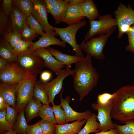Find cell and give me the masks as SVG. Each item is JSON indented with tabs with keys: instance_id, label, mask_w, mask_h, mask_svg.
<instances>
[{
	"instance_id": "6",
	"label": "cell",
	"mask_w": 134,
	"mask_h": 134,
	"mask_svg": "<svg viewBox=\"0 0 134 134\" xmlns=\"http://www.w3.org/2000/svg\"><path fill=\"white\" fill-rule=\"evenodd\" d=\"M116 28H113L107 34L92 38L89 40L83 42L79 45V47L91 57L101 60L104 59L105 57L103 52L104 48L108 38Z\"/></svg>"
},
{
	"instance_id": "11",
	"label": "cell",
	"mask_w": 134,
	"mask_h": 134,
	"mask_svg": "<svg viewBox=\"0 0 134 134\" xmlns=\"http://www.w3.org/2000/svg\"><path fill=\"white\" fill-rule=\"evenodd\" d=\"M75 70L66 67L57 75L56 77L50 82H42L48 95L49 102L52 105L55 104L54 101L55 96L61 91L64 80L67 76L72 75Z\"/></svg>"
},
{
	"instance_id": "7",
	"label": "cell",
	"mask_w": 134,
	"mask_h": 134,
	"mask_svg": "<svg viewBox=\"0 0 134 134\" xmlns=\"http://www.w3.org/2000/svg\"><path fill=\"white\" fill-rule=\"evenodd\" d=\"M86 20H83L64 28L54 27L55 31L63 41L68 43L71 46L75 52V55L82 58L84 57L82 50L77 43L76 35L78 30L86 25Z\"/></svg>"
},
{
	"instance_id": "15",
	"label": "cell",
	"mask_w": 134,
	"mask_h": 134,
	"mask_svg": "<svg viewBox=\"0 0 134 134\" xmlns=\"http://www.w3.org/2000/svg\"><path fill=\"white\" fill-rule=\"evenodd\" d=\"M32 51L43 59L44 67L50 70L56 75H57L66 67L64 64L53 57L46 48H38Z\"/></svg>"
},
{
	"instance_id": "35",
	"label": "cell",
	"mask_w": 134,
	"mask_h": 134,
	"mask_svg": "<svg viewBox=\"0 0 134 134\" xmlns=\"http://www.w3.org/2000/svg\"><path fill=\"white\" fill-rule=\"evenodd\" d=\"M39 122L43 134H55V124L49 121L41 120Z\"/></svg>"
},
{
	"instance_id": "37",
	"label": "cell",
	"mask_w": 134,
	"mask_h": 134,
	"mask_svg": "<svg viewBox=\"0 0 134 134\" xmlns=\"http://www.w3.org/2000/svg\"><path fill=\"white\" fill-rule=\"evenodd\" d=\"M17 113L15 108L9 105L7 107L6 119L10 125L13 128L16 121Z\"/></svg>"
},
{
	"instance_id": "30",
	"label": "cell",
	"mask_w": 134,
	"mask_h": 134,
	"mask_svg": "<svg viewBox=\"0 0 134 134\" xmlns=\"http://www.w3.org/2000/svg\"><path fill=\"white\" fill-rule=\"evenodd\" d=\"M38 116L42 120L49 121L54 124H57L52 107L49 105L42 104L39 110Z\"/></svg>"
},
{
	"instance_id": "21",
	"label": "cell",
	"mask_w": 134,
	"mask_h": 134,
	"mask_svg": "<svg viewBox=\"0 0 134 134\" xmlns=\"http://www.w3.org/2000/svg\"><path fill=\"white\" fill-rule=\"evenodd\" d=\"M42 104L37 99L33 97L25 107V112L27 123L38 116L39 109Z\"/></svg>"
},
{
	"instance_id": "23",
	"label": "cell",
	"mask_w": 134,
	"mask_h": 134,
	"mask_svg": "<svg viewBox=\"0 0 134 134\" xmlns=\"http://www.w3.org/2000/svg\"><path fill=\"white\" fill-rule=\"evenodd\" d=\"M0 55L8 62L15 63L17 58L13 52V49L3 38L0 40Z\"/></svg>"
},
{
	"instance_id": "12",
	"label": "cell",
	"mask_w": 134,
	"mask_h": 134,
	"mask_svg": "<svg viewBox=\"0 0 134 134\" xmlns=\"http://www.w3.org/2000/svg\"><path fill=\"white\" fill-rule=\"evenodd\" d=\"M34 7L32 14L42 26L43 31L48 34L59 36L55 31L54 27L49 23L47 12L44 0H32Z\"/></svg>"
},
{
	"instance_id": "33",
	"label": "cell",
	"mask_w": 134,
	"mask_h": 134,
	"mask_svg": "<svg viewBox=\"0 0 134 134\" xmlns=\"http://www.w3.org/2000/svg\"><path fill=\"white\" fill-rule=\"evenodd\" d=\"M123 125L115 124V129L118 134H134V120H131L124 123Z\"/></svg>"
},
{
	"instance_id": "19",
	"label": "cell",
	"mask_w": 134,
	"mask_h": 134,
	"mask_svg": "<svg viewBox=\"0 0 134 134\" xmlns=\"http://www.w3.org/2000/svg\"><path fill=\"white\" fill-rule=\"evenodd\" d=\"M46 48L57 60L64 64L66 67L70 68L72 64H75L84 58L75 55L72 56L64 54L60 50L50 46Z\"/></svg>"
},
{
	"instance_id": "48",
	"label": "cell",
	"mask_w": 134,
	"mask_h": 134,
	"mask_svg": "<svg viewBox=\"0 0 134 134\" xmlns=\"http://www.w3.org/2000/svg\"><path fill=\"white\" fill-rule=\"evenodd\" d=\"M8 62L6 60L0 57V70L4 68Z\"/></svg>"
},
{
	"instance_id": "42",
	"label": "cell",
	"mask_w": 134,
	"mask_h": 134,
	"mask_svg": "<svg viewBox=\"0 0 134 134\" xmlns=\"http://www.w3.org/2000/svg\"><path fill=\"white\" fill-rule=\"evenodd\" d=\"M13 0H3L1 7L5 15L10 16L13 10Z\"/></svg>"
},
{
	"instance_id": "16",
	"label": "cell",
	"mask_w": 134,
	"mask_h": 134,
	"mask_svg": "<svg viewBox=\"0 0 134 134\" xmlns=\"http://www.w3.org/2000/svg\"><path fill=\"white\" fill-rule=\"evenodd\" d=\"M55 36L46 33L43 36L39 37V40L33 43L31 45L28 49L33 50L40 48H46L52 45H56L63 47H65L66 42L55 37Z\"/></svg>"
},
{
	"instance_id": "20",
	"label": "cell",
	"mask_w": 134,
	"mask_h": 134,
	"mask_svg": "<svg viewBox=\"0 0 134 134\" xmlns=\"http://www.w3.org/2000/svg\"><path fill=\"white\" fill-rule=\"evenodd\" d=\"M13 32L21 34L27 16L14 5L10 15Z\"/></svg>"
},
{
	"instance_id": "31",
	"label": "cell",
	"mask_w": 134,
	"mask_h": 134,
	"mask_svg": "<svg viewBox=\"0 0 134 134\" xmlns=\"http://www.w3.org/2000/svg\"><path fill=\"white\" fill-rule=\"evenodd\" d=\"M26 22L38 35L42 36L45 34L46 33L43 32L42 26L32 14L27 17Z\"/></svg>"
},
{
	"instance_id": "4",
	"label": "cell",
	"mask_w": 134,
	"mask_h": 134,
	"mask_svg": "<svg viewBox=\"0 0 134 134\" xmlns=\"http://www.w3.org/2000/svg\"><path fill=\"white\" fill-rule=\"evenodd\" d=\"M15 63L22 69L30 74L37 75L41 73L44 67L43 59L28 49L17 56Z\"/></svg>"
},
{
	"instance_id": "28",
	"label": "cell",
	"mask_w": 134,
	"mask_h": 134,
	"mask_svg": "<svg viewBox=\"0 0 134 134\" xmlns=\"http://www.w3.org/2000/svg\"><path fill=\"white\" fill-rule=\"evenodd\" d=\"M24 113V109L18 113L16 120L13 127L14 130L19 134H27L28 126Z\"/></svg>"
},
{
	"instance_id": "43",
	"label": "cell",
	"mask_w": 134,
	"mask_h": 134,
	"mask_svg": "<svg viewBox=\"0 0 134 134\" xmlns=\"http://www.w3.org/2000/svg\"><path fill=\"white\" fill-rule=\"evenodd\" d=\"M27 133V134H43L39 122L28 125Z\"/></svg>"
},
{
	"instance_id": "41",
	"label": "cell",
	"mask_w": 134,
	"mask_h": 134,
	"mask_svg": "<svg viewBox=\"0 0 134 134\" xmlns=\"http://www.w3.org/2000/svg\"><path fill=\"white\" fill-rule=\"evenodd\" d=\"M116 93L115 92L112 94L105 92L98 95L97 102L100 103H103L107 102L114 99L115 98Z\"/></svg>"
},
{
	"instance_id": "49",
	"label": "cell",
	"mask_w": 134,
	"mask_h": 134,
	"mask_svg": "<svg viewBox=\"0 0 134 134\" xmlns=\"http://www.w3.org/2000/svg\"><path fill=\"white\" fill-rule=\"evenodd\" d=\"M4 134H19L17 133L14 131L6 132Z\"/></svg>"
},
{
	"instance_id": "39",
	"label": "cell",
	"mask_w": 134,
	"mask_h": 134,
	"mask_svg": "<svg viewBox=\"0 0 134 134\" xmlns=\"http://www.w3.org/2000/svg\"><path fill=\"white\" fill-rule=\"evenodd\" d=\"M13 48L22 39L21 34L19 33L12 32L3 37Z\"/></svg>"
},
{
	"instance_id": "27",
	"label": "cell",
	"mask_w": 134,
	"mask_h": 134,
	"mask_svg": "<svg viewBox=\"0 0 134 134\" xmlns=\"http://www.w3.org/2000/svg\"><path fill=\"white\" fill-rule=\"evenodd\" d=\"M33 97L43 104L49 105L48 94L40 81H37L34 85Z\"/></svg>"
},
{
	"instance_id": "8",
	"label": "cell",
	"mask_w": 134,
	"mask_h": 134,
	"mask_svg": "<svg viewBox=\"0 0 134 134\" xmlns=\"http://www.w3.org/2000/svg\"><path fill=\"white\" fill-rule=\"evenodd\" d=\"M114 13L118 28L117 38L119 39L134 24V10L130 4L127 7L120 3Z\"/></svg>"
},
{
	"instance_id": "1",
	"label": "cell",
	"mask_w": 134,
	"mask_h": 134,
	"mask_svg": "<svg viewBox=\"0 0 134 134\" xmlns=\"http://www.w3.org/2000/svg\"><path fill=\"white\" fill-rule=\"evenodd\" d=\"M91 57L87 54L85 57L75 63V71L72 75L73 86L79 95L80 101L97 85L99 78L97 70L92 65Z\"/></svg>"
},
{
	"instance_id": "2",
	"label": "cell",
	"mask_w": 134,
	"mask_h": 134,
	"mask_svg": "<svg viewBox=\"0 0 134 134\" xmlns=\"http://www.w3.org/2000/svg\"><path fill=\"white\" fill-rule=\"evenodd\" d=\"M115 92L111 118L123 123L134 120V86L125 85Z\"/></svg>"
},
{
	"instance_id": "22",
	"label": "cell",
	"mask_w": 134,
	"mask_h": 134,
	"mask_svg": "<svg viewBox=\"0 0 134 134\" xmlns=\"http://www.w3.org/2000/svg\"><path fill=\"white\" fill-rule=\"evenodd\" d=\"M80 5L84 16L89 21L95 20L98 18L99 15L93 0H85Z\"/></svg>"
},
{
	"instance_id": "34",
	"label": "cell",
	"mask_w": 134,
	"mask_h": 134,
	"mask_svg": "<svg viewBox=\"0 0 134 134\" xmlns=\"http://www.w3.org/2000/svg\"><path fill=\"white\" fill-rule=\"evenodd\" d=\"M38 35L28 26L26 22L24 23L21 34L22 40L27 41H32Z\"/></svg>"
},
{
	"instance_id": "29",
	"label": "cell",
	"mask_w": 134,
	"mask_h": 134,
	"mask_svg": "<svg viewBox=\"0 0 134 134\" xmlns=\"http://www.w3.org/2000/svg\"><path fill=\"white\" fill-rule=\"evenodd\" d=\"M13 5L27 16L32 14L34 7L32 0H13Z\"/></svg>"
},
{
	"instance_id": "5",
	"label": "cell",
	"mask_w": 134,
	"mask_h": 134,
	"mask_svg": "<svg viewBox=\"0 0 134 134\" xmlns=\"http://www.w3.org/2000/svg\"><path fill=\"white\" fill-rule=\"evenodd\" d=\"M98 18V20L89 21L90 28L85 35L84 42L98 34L102 35L107 34L113 28L117 27L116 19L111 15H99Z\"/></svg>"
},
{
	"instance_id": "24",
	"label": "cell",
	"mask_w": 134,
	"mask_h": 134,
	"mask_svg": "<svg viewBox=\"0 0 134 134\" xmlns=\"http://www.w3.org/2000/svg\"><path fill=\"white\" fill-rule=\"evenodd\" d=\"M69 3V0H60L57 6L52 10L51 14L55 20V24L60 23L64 19Z\"/></svg>"
},
{
	"instance_id": "46",
	"label": "cell",
	"mask_w": 134,
	"mask_h": 134,
	"mask_svg": "<svg viewBox=\"0 0 134 134\" xmlns=\"http://www.w3.org/2000/svg\"><path fill=\"white\" fill-rule=\"evenodd\" d=\"M9 105L6 102L3 97L0 96V111L6 109Z\"/></svg>"
},
{
	"instance_id": "17",
	"label": "cell",
	"mask_w": 134,
	"mask_h": 134,
	"mask_svg": "<svg viewBox=\"0 0 134 134\" xmlns=\"http://www.w3.org/2000/svg\"><path fill=\"white\" fill-rule=\"evenodd\" d=\"M18 84H7L1 83L0 85V96L11 106L16 107V92Z\"/></svg>"
},
{
	"instance_id": "36",
	"label": "cell",
	"mask_w": 134,
	"mask_h": 134,
	"mask_svg": "<svg viewBox=\"0 0 134 134\" xmlns=\"http://www.w3.org/2000/svg\"><path fill=\"white\" fill-rule=\"evenodd\" d=\"M33 43L32 41H27L22 40L13 48L14 54L17 57L21 54L27 51Z\"/></svg>"
},
{
	"instance_id": "45",
	"label": "cell",
	"mask_w": 134,
	"mask_h": 134,
	"mask_svg": "<svg viewBox=\"0 0 134 134\" xmlns=\"http://www.w3.org/2000/svg\"><path fill=\"white\" fill-rule=\"evenodd\" d=\"M51 77L52 74L50 71L47 70L42 71L40 73V81L43 83L48 82Z\"/></svg>"
},
{
	"instance_id": "25",
	"label": "cell",
	"mask_w": 134,
	"mask_h": 134,
	"mask_svg": "<svg viewBox=\"0 0 134 134\" xmlns=\"http://www.w3.org/2000/svg\"><path fill=\"white\" fill-rule=\"evenodd\" d=\"M97 119L96 115L94 113H92L87 120L84 126L77 134H89L99 132L100 124Z\"/></svg>"
},
{
	"instance_id": "38",
	"label": "cell",
	"mask_w": 134,
	"mask_h": 134,
	"mask_svg": "<svg viewBox=\"0 0 134 134\" xmlns=\"http://www.w3.org/2000/svg\"><path fill=\"white\" fill-rule=\"evenodd\" d=\"M6 108L0 111V132L12 131H14L13 128L8 123L6 119Z\"/></svg>"
},
{
	"instance_id": "13",
	"label": "cell",
	"mask_w": 134,
	"mask_h": 134,
	"mask_svg": "<svg viewBox=\"0 0 134 134\" xmlns=\"http://www.w3.org/2000/svg\"><path fill=\"white\" fill-rule=\"evenodd\" d=\"M63 89L60 94L61 107L64 110L66 116V122L81 120H87L91 114V112L87 110L83 112H78L74 110L70 106L71 99L69 96L64 98L63 97Z\"/></svg>"
},
{
	"instance_id": "10",
	"label": "cell",
	"mask_w": 134,
	"mask_h": 134,
	"mask_svg": "<svg viewBox=\"0 0 134 134\" xmlns=\"http://www.w3.org/2000/svg\"><path fill=\"white\" fill-rule=\"evenodd\" d=\"M29 74L15 62H8L4 68L0 70V80L2 83L19 84Z\"/></svg>"
},
{
	"instance_id": "40",
	"label": "cell",
	"mask_w": 134,
	"mask_h": 134,
	"mask_svg": "<svg viewBox=\"0 0 134 134\" xmlns=\"http://www.w3.org/2000/svg\"><path fill=\"white\" fill-rule=\"evenodd\" d=\"M128 37V44L125 48V50L134 54V24L129 28L126 33Z\"/></svg>"
},
{
	"instance_id": "9",
	"label": "cell",
	"mask_w": 134,
	"mask_h": 134,
	"mask_svg": "<svg viewBox=\"0 0 134 134\" xmlns=\"http://www.w3.org/2000/svg\"><path fill=\"white\" fill-rule=\"evenodd\" d=\"M114 99L104 103L97 102L93 103L91 105L93 109L98 112L97 118L100 124V127L98 130L99 132L115 129V124L112 122L111 116V112Z\"/></svg>"
},
{
	"instance_id": "3",
	"label": "cell",
	"mask_w": 134,
	"mask_h": 134,
	"mask_svg": "<svg viewBox=\"0 0 134 134\" xmlns=\"http://www.w3.org/2000/svg\"><path fill=\"white\" fill-rule=\"evenodd\" d=\"M36 74H29L21 83L18 84L16 92L15 109L18 113L24 109L33 97L34 88L37 81Z\"/></svg>"
},
{
	"instance_id": "47",
	"label": "cell",
	"mask_w": 134,
	"mask_h": 134,
	"mask_svg": "<svg viewBox=\"0 0 134 134\" xmlns=\"http://www.w3.org/2000/svg\"><path fill=\"white\" fill-rule=\"evenodd\" d=\"M94 134H118L117 130L116 129H112L107 131L100 132Z\"/></svg>"
},
{
	"instance_id": "14",
	"label": "cell",
	"mask_w": 134,
	"mask_h": 134,
	"mask_svg": "<svg viewBox=\"0 0 134 134\" xmlns=\"http://www.w3.org/2000/svg\"><path fill=\"white\" fill-rule=\"evenodd\" d=\"M85 0H69L66 15L62 22L70 25L80 22L85 17L81 4Z\"/></svg>"
},
{
	"instance_id": "26",
	"label": "cell",
	"mask_w": 134,
	"mask_h": 134,
	"mask_svg": "<svg viewBox=\"0 0 134 134\" xmlns=\"http://www.w3.org/2000/svg\"><path fill=\"white\" fill-rule=\"evenodd\" d=\"M13 32L10 16H6L1 7L0 9V34L3 37Z\"/></svg>"
},
{
	"instance_id": "44",
	"label": "cell",
	"mask_w": 134,
	"mask_h": 134,
	"mask_svg": "<svg viewBox=\"0 0 134 134\" xmlns=\"http://www.w3.org/2000/svg\"><path fill=\"white\" fill-rule=\"evenodd\" d=\"M48 13L51 14L52 10L56 7L60 0H44Z\"/></svg>"
},
{
	"instance_id": "18",
	"label": "cell",
	"mask_w": 134,
	"mask_h": 134,
	"mask_svg": "<svg viewBox=\"0 0 134 134\" xmlns=\"http://www.w3.org/2000/svg\"><path fill=\"white\" fill-rule=\"evenodd\" d=\"M87 120H79L70 123L63 124H55V134H77L82 129Z\"/></svg>"
},
{
	"instance_id": "32",
	"label": "cell",
	"mask_w": 134,
	"mask_h": 134,
	"mask_svg": "<svg viewBox=\"0 0 134 134\" xmlns=\"http://www.w3.org/2000/svg\"><path fill=\"white\" fill-rule=\"evenodd\" d=\"M61 107L60 104L58 105L54 104L52 106L55 119L58 124L67 123L65 113Z\"/></svg>"
}]
</instances>
